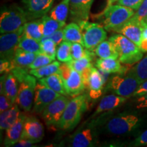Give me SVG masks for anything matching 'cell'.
Segmentation results:
<instances>
[{
    "mask_svg": "<svg viewBox=\"0 0 147 147\" xmlns=\"http://www.w3.org/2000/svg\"><path fill=\"white\" fill-rule=\"evenodd\" d=\"M18 82V91L16 103L22 109L29 112L34 104L36 77L30 74L25 67H15L11 71Z\"/></svg>",
    "mask_w": 147,
    "mask_h": 147,
    "instance_id": "cell-1",
    "label": "cell"
},
{
    "mask_svg": "<svg viewBox=\"0 0 147 147\" xmlns=\"http://www.w3.org/2000/svg\"><path fill=\"white\" fill-rule=\"evenodd\" d=\"M88 108L86 94H80L69 101L57 127L63 131H70L79 123Z\"/></svg>",
    "mask_w": 147,
    "mask_h": 147,
    "instance_id": "cell-2",
    "label": "cell"
},
{
    "mask_svg": "<svg viewBox=\"0 0 147 147\" xmlns=\"http://www.w3.org/2000/svg\"><path fill=\"white\" fill-rule=\"evenodd\" d=\"M134 14L135 10L128 7L119 4H108L101 13L95 16V18L106 31L113 32L115 28L129 20Z\"/></svg>",
    "mask_w": 147,
    "mask_h": 147,
    "instance_id": "cell-3",
    "label": "cell"
},
{
    "mask_svg": "<svg viewBox=\"0 0 147 147\" xmlns=\"http://www.w3.org/2000/svg\"><path fill=\"white\" fill-rule=\"evenodd\" d=\"M108 40L115 46L121 63L133 65L142 59L144 53L140 48L123 35L114 34Z\"/></svg>",
    "mask_w": 147,
    "mask_h": 147,
    "instance_id": "cell-4",
    "label": "cell"
},
{
    "mask_svg": "<svg viewBox=\"0 0 147 147\" xmlns=\"http://www.w3.org/2000/svg\"><path fill=\"white\" fill-rule=\"evenodd\" d=\"M28 21L23 8L16 4L3 7L0 15V32L1 34L15 32Z\"/></svg>",
    "mask_w": 147,
    "mask_h": 147,
    "instance_id": "cell-5",
    "label": "cell"
},
{
    "mask_svg": "<svg viewBox=\"0 0 147 147\" xmlns=\"http://www.w3.org/2000/svg\"><path fill=\"white\" fill-rule=\"evenodd\" d=\"M141 119L134 114H121L110 119L103 127L106 134L121 136L130 133L138 127Z\"/></svg>",
    "mask_w": 147,
    "mask_h": 147,
    "instance_id": "cell-6",
    "label": "cell"
},
{
    "mask_svg": "<svg viewBox=\"0 0 147 147\" xmlns=\"http://www.w3.org/2000/svg\"><path fill=\"white\" fill-rule=\"evenodd\" d=\"M141 83L136 78L131 75L127 74L125 76L116 75L109 79L104 92L111 91L115 95L127 98L133 96Z\"/></svg>",
    "mask_w": 147,
    "mask_h": 147,
    "instance_id": "cell-7",
    "label": "cell"
},
{
    "mask_svg": "<svg viewBox=\"0 0 147 147\" xmlns=\"http://www.w3.org/2000/svg\"><path fill=\"white\" fill-rule=\"evenodd\" d=\"M78 24L81 29L84 47L88 50L94 51L97 46L107 38L106 29L99 23L85 21Z\"/></svg>",
    "mask_w": 147,
    "mask_h": 147,
    "instance_id": "cell-8",
    "label": "cell"
},
{
    "mask_svg": "<svg viewBox=\"0 0 147 147\" xmlns=\"http://www.w3.org/2000/svg\"><path fill=\"white\" fill-rule=\"evenodd\" d=\"M59 73L63 80L67 95L76 97L83 93L85 89L81 73L73 69L67 63H61Z\"/></svg>",
    "mask_w": 147,
    "mask_h": 147,
    "instance_id": "cell-9",
    "label": "cell"
},
{
    "mask_svg": "<svg viewBox=\"0 0 147 147\" xmlns=\"http://www.w3.org/2000/svg\"><path fill=\"white\" fill-rule=\"evenodd\" d=\"M68 102V98L65 95H61L46 107L41 115L48 126H57Z\"/></svg>",
    "mask_w": 147,
    "mask_h": 147,
    "instance_id": "cell-10",
    "label": "cell"
},
{
    "mask_svg": "<svg viewBox=\"0 0 147 147\" xmlns=\"http://www.w3.org/2000/svg\"><path fill=\"white\" fill-rule=\"evenodd\" d=\"M24 33V26L15 32L1 34L0 36V55L1 59L12 61L18 43Z\"/></svg>",
    "mask_w": 147,
    "mask_h": 147,
    "instance_id": "cell-11",
    "label": "cell"
},
{
    "mask_svg": "<svg viewBox=\"0 0 147 147\" xmlns=\"http://www.w3.org/2000/svg\"><path fill=\"white\" fill-rule=\"evenodd\" d=\"M60 95L57 92L46 87L40 82H37L35 89L33 113L39 115L42 114L46 107Z\"/></svg>",
    "mask_w": 147,
    "mask_h": 147,
    "instance_id": "cell-12",
    "label": "cell"
},
{
    "mask_svg": "<svg viewBox=\"0 0 147 147\" xmlns=\"http://www.w3.org/2000/svg\"><path fill=\"white\" fill-rule=\"evenodd\" d=\"M97 120L91 122L86 127L82 128L73 136L69 146L72 147L94 146L97 141Z\"/></svg>",
    "mask_w": 147,
    "mask_h": 147,
    "instance_id": "cell-13",
    "label": "cell"
},
{
    "mask_svg": "<svg viewBox=\"0 0 147 147\" xmlns=\"http://www.w3.org/2000/svg\"><path fill=\"white\" fill-rule=\"evenodd\" d=\"M55 0H22L28 21L38 19L51 10Z\"/></svg>",
    "mask_w": 147,
    "mask_h": 147,
    "instance_id": "cell-14",
    "label": "cell"
},
{
    "mask_svg": "<svg viewBox=\"0 0 147 147\" xmlns=\"http://www.w3.org/2000/svg\"><path fill=\"white\" fill-rule=\"evenodd\" d=\"M45 136L43 125L35 117H27L24 123L21 139L27 140L34 144L40 142Z\"/></svg>",
    "mask_w": 147,
    "mask_h": 147,
    "instance_id": "cell-15",
    "label": "cell"
},
{
    "mask_svg": "<svg viewBox=\"0 0 147 147\" xmlns=\"http://www.w3.org/2000/svg\"><path fill=\"white\" fill-rule=\"evenodd\" d=\"M113 32L123 35L134 42L138 47H140L142 40L143 27L140 23L134 21L131 18L121 26L115 28Z\"/></svg>",
    "mask_w": 147,
    "mask_h": 147,
    "instance_id": "cell-16",
    "label": "cell"
},
{
    "mask_svg": "<svg viewBox=\"0 0 147 147\" xmlns=\"http://www.w3.org/2000/svg\"><path fill=\"white\" fill-rule=\"evenodd\" d=\"M94 0H69V15L73 22L88 21Z\"/></svg>",
    "mask_w": 147,
    "mask_h": 147,
    "instance_id": "cell-17",
    "label": "cell"
},
{
    "mask_svg": "<svg viewBox=\"0 0 147 147\" xmlns=\"http://www.w3.org/2000/svg\"><path fill=\"white\" fill-rule=\"evenodd\" d=\"M0 92L5 93L12 103H16L18 91L17 78L12 72L5 74L1 76Z\"/></svg>",
    "mask_w": 147,
    "mask_h": 147,
    "instance_id": "cell-18",
    "label": "cell"
},
{
    "mask_svg": "<svg viewBox=\"0 0 147 147\" xmlns=\"http://www.w3.org/2000/svg\"><path fill=\"white\" fill-rule=\"evenodd\" d=\"M26 118V115L21 113L16 122L5 130L6 132H5V139L3 141L4 146H14V144L17 143L18 140L21 139L24 123Z\"/></svg>",
    "mask_w": 147,
    "mask_h": 147,
    "instance_id": "cell-19",
    "label": "cell"
},
{
    "mask_svg": "<svg viewBox=\"0 0 147 147\" xmlns=\"http://www.w3.org/2000/svg\"><path fill=\"white\" fill-rule=\"evenodd\" d=\"M127 98L117 95H108L104 97L101 100L100 104L97 106V109L92 117L95 118L97 115L105 112L111 111L118 108L126 102Z\"/></svg>",
    "mask_w": 147,
    "mask_h": 147,
    "instance_id": "cell-20",
    "label": "cell"
},
{
    "mask_svg": "<svg viewBox=\"0 0 147 147\" xmlns=\"http://www.w3.org/2000/svg\"><path fill=\"white\" fill-rule=\"evenodd\" d=\"M95 67L108 73H119V75L125 74L126 70L120 61L115 59H98L95 62Z\"/></svg>",
    "mask_w": 147,
    "mask_h": 147,
    "instance_id": "cell-21",
    "label": "cell"
},
{
    "mask_svg": "<svg viewBox=\"0 0 147 147\" xmlns=\"http://www.w3.org/2000/svg\"><path fill=\"white\" fill-rule=\"evenodd\" d=\"M105 85L103 82L98 69L93 66L89 80V96L92 99H97L102 94V90Z\"/></svg>",
    "mask_w": 147,
    "mask_h": 147,
    "instance_id": "cell-22",
    "label": "cell"
},
{
    "mask_svg": "<svg viewBox=\"0 0 147 147\" xmlns=\"http://www.w3.org/2000/svg\"><path fill=\"white\" fill-rule=\"evenodd\" d=\"M21 115L18 105L16 103L9 109L5 110L0 115V128L1 131L6 130L16 122Z\"/></svg>",
    "mask_w": 147,
    "mask_h": 147,
    "instance_id": "cell-23",
    "label": "cell"
},
{
    "mask_svg": "<svg viewBox=\"0 0 147 147\" xmlns=\"http://www.w3.org/2000/svg\"><path fill=\"white\" fill-rule=\"evenodd\" d=\"M38 82L45 85L46 87L54 90L61 95H65V96L67 95V92L64 87L63 80L59 72L53 74L45 78L38 79Z\"/></svg>",
    "mask_w": 147,
    "mask_h": 147,
    "instance_id": "cell-24",
    "label": "cell"
},
{
    "mask_svg": "<svg viewBox=\"0 0 147 147\" xmlns=\"http://www.w3.org/2000/svg\"><path fill=\"white\" fill-rule=\"evenodd\" d=\"M24 34L40 42V40L43 37L42 18L27 21L24 25Z\"/></svg>",
    "mask_w": 147,
    "mask_h": 147,
    "instance_id": "cell-25",
    "label": "cell"
},
{
    "mask_svg": "<svg viewBox=\"0 0 147 147\" xmlns=\"http://www.w3.org/2000/svg\"><path fill=\"white\" fill-rule=\"evenodd\" d=\"M63 40L74 43L78 42L84 46L81 29L78 23L72 22L63 27Z\"/></svg>",
    "mask_w": 147,
    "mask_h": 147,
    "instance_id": "cell-26",
    "label": "cell"
},
{
    "mask_svg": "<svg viewBox=\"0 0 147 147\" xmlns=\"http://www.w3.org/2000/svg\"><path fill=\"white\" fill-rule=\"evenodd\" d=\"M38 54L34 53L27 52L21 49H16L13 59L12 60L14 67H29L33 63Z\"/></svg>",
    "mask_w": 147,
    "mask_h": 147,
    "instance_id": "cell-27",
    "label": "cell"
},
{
    "mask_svg": "<svg viewBox=\"0 0 147 147\" xmlns=\"http://www.w3.org/2000/svg\"><path fill=\"white\" fill-rule=\"evenodd\" d=\"M94 52L95 55L101 59H119L118 53L115 46L109 40L101 42L95 49Z\"/></svg>",
    "mask_w": 147,
    "mask_h": 147,
    "instance_id": "cell-28",
    "label": "cell"
},
{
    "mask_svg": "<svg viewBox=\"0 0 147 147\" xmlns=\"http://www.w3.org/2000/svg\"><path fill=\"white\" fill-rule=\"evenodd\" d=\"M61 63L59 61H54L50 64L37 69H32L29 71L30 74L34 76L36 78L40 79L47 77L53 74L58 73L59 71Z\"/></svg>",
    "mask_w": 147,
    "mask_h": 147,
    "instance_id": "cell-29",
    "label": "cell"
},
{
    "mask_svg": "<svg viewBox=\"0 0 147 147\" xmlns=\"http://www.w3.org/2000/svg\"><path fill=\"white\" fill-rule=\"evenodd\" d=\"M69 12V0H62L49 12V16L57 21L65 23Z\"/></svg>",
    "mask_w": 147,
    "mask_h": 147,
    "instance_id": "cell-30",
    "label": "cell"
},
{
    "mask_svg": "<svg viewBox=\"0 0 147 147\" xmlns=\"http://www.w3.org/2000/svg\"><path fill=\"white\" fill-rule=\"evenodd\" d=\"M41 18L43 27V36H49L59 29H63L65 25V23L57 21L47 14L42 16Z\"/></svg>",
    "mask_w": 147,
    "mask_h": 147,
    "instance_id": "cell-31",
    "label": "cell"
},
{
    "mask_svg": "<svg viewBox=\"0 0 147 147\" xmlns=\"http://www.w3.org/2000/svg\"><path fill=\"white\" fill-rule=\"evenodd\" d=\"M17 49H21L27 52L34 53L36 54L42 53L41 43L36 40L27 37L26 35L24 34V33L20 40Z\"/></svg>",
    "mask_w": 147,
    "mask_h": 147,
    "instance_id": "cell-32",
    "label": "cell"
},
{
    "mask_svg": "<svg viewBox=\"0 0 147 147\" xmlns=\"http://www.w3.org/2000/svg\"><path fill=\"white\" fill-rule=\"evenodd\" d=\"M127 74L135 77L141 82L147 80V55L128 71Z\"/></svg>",
    "mask_w": 147,
    "mask_h": 147,
    "instance_id": "cell-33",
    "label": "cell"
},
{
    "mask_svg": "<svg viewBox=\"0 0 147 147\" xmlns=\"http://www.w3.org/2000/svg\"><path fill=\"white\" fill-rule=\"evenodd\" d=\"M71 42H61L57 47L56 58L62 63H69L73 60L71 54Z\"/></svg>",
    "mask_w": 147,
    "mask_h": 147,
    "instance_id": "cell-34",
    "label": "cell"
},
{
    "mask_svg": "<svg viewBox=\"0 0 147 147\" xmlns=\"http://www.w3.org/2000/svg\"><path fill=\"white\" fill-rule=\"evenodd\" d=\"M95 54V53L94 51H89V53H88V54L85 57L80 59H73L71 61L67 63L73 69H76L78 72L81 73L87 67L93 65V64H92V59L94 57Z\"/></svg>",
    "mask_w": 147,
    "mask_h": 147,
    "instance_id": "cell-35",
    "label": "cell"
},
{
    "mask_svg": "<svg viewBox=\"0 0 147 147\" xmlns=\"http://www.w3.org/2000/svg\"><path fill=\"white\" fill-rule=\"evenodd\" d=\"M53 61H54L50 57L44 54V53H40V54L37 55L33 63L31 65H29L27 68H29L30 69L40 68V67L47 65L48 64H50Z\"/></svg>",
    "mask_w": 147,
    "mask_h": 147,
    "instance_id": "cell-36",
    "label": "cell"
},
{
    "mask_svg": "<svg viewBox=\"0 0 147 147\" xmlns=\"http://www.w3.org/2000/svg\"><path fill=\"white\" fill-rule=\"evenodd\" d=\"M57 47V46L54 42L52 40H47L41 43L42 53L48 55L53 61H55L56 59Z\"/></svg>",
    "mask_w": 147,
    "mask_h": 147,
    "instance_id": "cell-37",
    "label": "cell"
},
{
    "mask_svg": "<svg viewBox=\"0 0 147 147\" xmlns=\"http://www.w3.org/2000/svg\"><path fill=\"white\" fill-rule=\"evenodd\" d=\"M89 51L87 49H84V46L80 43L78 42H74L71 43V57L73 59H80L88 54Z\"/></svg>",
    "mask_w": 147,
    "mask_h": 147,
    "instance_id": "cell-38",
    "label": "cell"
},
{
    "mask_svg": "<svg viewBox=\"0 0 147 147\" xmlns=\"http://www.w3.org/2000/svg\"><path fill=\"white\" fill-rule=\"evenodd\" d=\"M64 34H63V28L59 29L58 31L55 32L53 34L49 35V36H43L40 40V43L47 41V40H52L58 46L59 44L63 40Z\"/></svg>",
    "mask_w": 147,
    "mask_h": 147,
    "instance_id": "cell-39",
    "label": "cell"
},
{
    "mask_svg": "<svg viewBox=\"0 0 147 147\" xmlns=\"http://www.w3.org/2000/svg\"><path fill=\"white\" fill-rule=\"evenodd\" d=\"M147 16V0H144L140 7L138 8L131 18L138 23H140L144 18Z\"/></svg>",
    "mask_w": 147,
    "mask_h": 147,
    "instance_id": "cell-40",
    "label": "cell"
},
{
    "mask_svg": "<svg viewBox=\"0 0 147 147\" xmlns=\"http://www.w3.org/2000/svg\"><path fill=\"white\" fill-rule=\"evenodd\" d=\"M144 0H118V4L124 5L137 11Z\"/></svg>",
    "mask_w": 147,
    "mask_h": 147,
    "instance_id": "cell-41",
    "label": "cell"
},
{
    "mask_svg": "<svg viewBox=\"0 0 147 147\" xmlns=\"http://www.w3.org/2000/svg\"><path fill=\"white\" fill-rule=\"evenodd\" d=\"M14 104L12 102V101L7 97L5 93H1V95H0V112L1 113H3L5 110L10 108Z\"/></svg>",
    "mask_w": 147,
    "mask_h": 147,
    "instance_id": "cell-42",
    "label": "cell"
},
{
    "mask_svg": "<svg viewBox=\"0 0 147 147\" xmlns=\"http://www.w3.org/2000/svg\"><path fill=\"white\" fill-rule=\"evenodd\" d=\"M13 68L14 66L12 65V61L5 59H1V61H0V73L1 75L10 72Z\"/></svg>",
    "mask_w": 147,
    "mask_h": 147,
    "instance_id": "cell-43",
    "label": "cell"
},
{
    "mask_svg": "<svg viewBox=\"0 0 147 147\" xmlns=\"http://www.w3.org/2000/svg\"><path fill=\"white\" fill-rule=\"evenodd\" d=\"M132 146H147V129L143 131L131 143Z\"/></svg>",
    "mask_w": 147,
    "mask_h": 147,
    "instance_id": "cell-44",
    "label": "cell"
},
{
    "mask_svg": "<svg viewBox=\"0 0 147 147\" xmlns=\"http://www.w3.org/2000/svg\"><path fill=\"white\" fill-rule=\"evenodd\" d=\"M93 65L89 66L85 68L83 71L81 72V75L82 77V80H83V84L84 89L85 90H89V80H90V76H91V68Z\"/></svg>",
    "mask_w": 147,
    "mask_h": 147,
    "instance_id": "cell-45",
    "label": "cell"
},
{
    "mask_svg": "<svg viewBox=\"0 0 147 147\" xmlns=\"http://www.w3.org/2000/svg\"><path fill=\"white\" fill-rule=\"evenodd\" d=\"M135 104L136 108L138 109H147V93L136 97Z\"/></svg>",
    "mask_w": 147,
    "mask_h": 147,
    "instance_id": "cell-46",
    "label": "cell"
},
{
    "mask_svg": "<svg viewBox=\"0 0 147 147\" xmlns=\"http://www.w3.org/2000/svg\"><path fill=\"white\" fill-rule=\"evenodd\" d=\"M147 93V80L142 82L136 91L134 93L133 97H138L140 96H142L143 95H145Z\"/></svg>",
    "mask_w": 147,
    "mask_h": 147,
    "instance_id": "cell-47",
    "label": "cell"
},
{
    "mask_svg": "<svg viewBox=\"0 0 147 147\" xmlns=\"http://www.w3.org/2000/svg\"><path fill=\"white\" fill-rule=\"evenodd\" d=\"M140 48L143 53H147V26L143 27L142 40Z\"/></svg>",
    "mask_w": 147,
    "mask_h": 147,
    "instance_id": "cell-48",
    "label": "cell"
},
{
    "mask_svg": "<svg viewBox=\"0 0 147 147\" xmlns=\"http://www.w3.org/2000/svg\"><path fill=\"white\" fill-rule=\"evenodd\" d=\"M34 143L27 140L20 139L17 143L14 144V146L16 147H27V146H34Z\"/></svg>",
    "mask_w": 147,
    "mask_h": 147,
    "instance_id": "cell-49",
    "label": "cell"
},
{
    "mask_svg": "<svg viewBox=\"0 0 147 147\" xmlns=\"http://www.w3.org/2000/svg\"><path fill=\"white\" fill-rule=\"evenodd\" d=\"M98 70H99V72H100V74L101 76H102L103 82H104V84H106V83L108 80V79H109V76H110V74L106 72V71L102 70V69H98Z\"/></svg>",
    "mask_w": 147,
    "mask_h": 147,
    "instance_id": "cell-50",
    "label": "cell"
},
{
    "mask_svg": "<svg viewBox=\"0 0 147 147\" xmlns=\"http://www.w3.org/2000/svg\"><path fill=\"white\" fill-rule=\"evenodd\" d=\"M141 25H142V27L147 26V16L141 22Z\"/></svg>",
    "mask_w": 147,
    "mask_h": 147,
    "instance_id": "cell-51",
    "label": "cell"
}]
</instances>
